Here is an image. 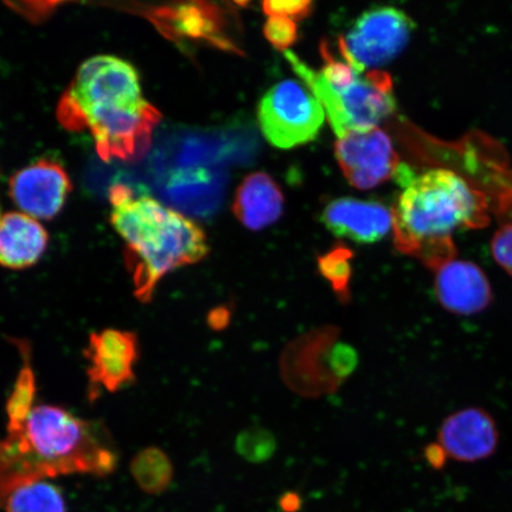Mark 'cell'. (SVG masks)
Masks as SVG:
<instances>
[{
    "instance_id": "obj_4",
    "label": "cell",
    "mask_w": 512,
    "mask_h": 512,
    "mask_svg": "<svg viewBox=\"0 0 512 512\" xmlns=\"http://www.w3.org/2000/svg\"><path fill=\"white\" fill-rule=\"evenodd\" d=\"M488 223L484 196L456 172L445 169L411 179L393 209L396 248L434 270L454 259V233Z\"/></svg>"
},
{
    "instance_id": "obj_25",
    "label": "cell",
    "mask_w": 512,
    "mask_h": 512,
    "mask_svg": "<svg viewBox=\"0 0 512 512\" xmlns=\"http://www.w3.org/2000/svg\"><path fill=\"white\" fill-rule=\"evenodd\" d=\"M303 507V499L297 492H286L279 499V508L283 512H299Z\"/></svg>"
},
{
    "instance_id": "obj_10",
    "label": "cell",
    "mask_w": 512,
    "mask_h": 512,
    "mask_svg": "<svg viewBox=\"0 0 512 512\" xmlns=\"http://www.w3.org/2000/svg\"><path fill=\"white\" fill-rule=\"evenodd\" d=\"M72 182L66 169L50 159H40L16 172L9 195L22 213L36 220H51L63 209Z\"/></svg>"
},
{
    "instance_id": "obj_16",
    "label": "cell",
    "mask_w": 512,
    "mask_h": 512,
    "mask_svg": "<svg viewBox=\"0 0 512 512\" xmlns=\"http://www.w3.org/2000/svg\"><path fill=\"white\" fill-rule=\"evenodd\" d=\"M21 352L23 366L18 371L14 387H12L5 411L8 416V433L21 430L30 414L36 407L37 380L32 367L31 351L28 342L16 341Z\"/></svg>"
},
{
    "instance_id": "obj_20",
    "label": "cell",
    "mask_w": 512,
    "mask_h": 512,
    "mask_svg": "<svg viewBox=\"0 0 512 512\" xmlns=\"http://www.w3.org/2000/svg\"><path fill=\"white\" fill-rule=\"evenodd\" d=\"M350 259L351 253L345 248H336L335 251H331L319 259L320 271L326 279H329L338 292H343L349 283L351 275Z\"/></svg>"
},
{
    "instance_id": "obj_6",
    "label": "cell",
    "mask_w": 512,
    "mask_h": 512,
    "mask_svg": "<svg viewBox=\"0 0 512 512\" xmlns=\"http://www.w3.org/2000/svg\"><path fill=\"white\" fill-rule=\"evenodd\" d=\"M258 118L268 142L279 149H292L316 139L325 112L305 83L284 80L261 99Z\"/></svg>"
},
{
    "instance_id": "obj_18",
    "label": "cell",
    "mask_w": 512,
    "mask_h": 512,
    "mask_svg": "<svg viewBox=\"0 0 512 512\" xmlns=\"http://www.w3.org/2000/svg\"><path fill=\"white\" fill-rule=\"evenodd\" d=\"M3 508L6 512H68L62 490L48 480L16 489L6 499Z\"/></svg>"
},
{
    "instance_id": "obj_8",
    "label": "cell",
    "mask_w": 512,
    "mask_h": 512,
    "mask_svg": "<svg viewBox=\"0 0 512 512\" xmlns=\"http://www.w3.org/2000/svg\"><path fill=\"white\" fill-rule=\"evenodd\" d=\"M85 357L91 398H98L101 389L117 393L136 380L139 360V339L132 331L105 329L89 336Z\"/></svg>"
},
{
    "instance_id": "obj_7",
    "label": "cell",
    "mask_w": 512,
    "mask_h": 512,
    "mask_svg": "<svg viewBox=\"0 0 512 512\" xmlns=\"http://www.w3.org/2000/svg\"><path fill=\"white\" fill-rule=\"evenodd\" d=\"M415 24L406 12L383 6L364 12L338 43L345 61L357 72L382 67L407 47Z\"/></svg>"
},
{
    "instance_id": "obj_17",
    "label": "cell",
    "mask_w": 512,
    "mask_h": 512,
    "mask_svg": "<svg viewBox=\"0 0 512 512\" xmlns=\"http://www.w3.org/2000/svg\"><path fill=\"white\" fill-rule=\"evenodd\" d=\"M131 475L139 489L147 495H162L174 479V465L168 454L158 447L138 452L130 465Z\"/></svg>"
},
{
    "instance_id": "obj_15",
    "label": "cell",
    "mask_w": 512,
    "mask_h": 512,
    "mask_svg": "<svg viewBox=\"0 0 512 512\" xmlns=\"http://www.w3.org/2000/svg\"><path fill=\"white\" fill-rule=\"evenodd\" d=\"M283 210V192L264 172L247 176L236 191L234 214L249 229L270 227L280 219Z\"/></svg>"
},
{
    "instance_id": "obj_23",
    "label": "cell",
    "mask_w": 512,
    "mask_h": 512,
    "mask_svg": "<svg viewBox=\"0 0 512 512\" xmlns=\"http://www.w3.org/2000/svg\"><path fill=\"white\" fill-rule=\"evenodd\" d=\"M265 14L270 17L287 18L296 22L311 14L313 4L311 2H265L262 4Z\"/></svg>"
},
{
    "instance_id": "obj_5",
    "label": "cell",
    "mask_w": 512,
    "mask_h": 512,
    "mask_svg": "<svg viewBox=\"0 0 512 512\" xmlns=\"http://www.w3.org/2000/svg\"><path fill=\"white\" fill-rule=\"evenodd\" d=\"M285 57L322 104L325 117L338 138L351 132L373 130L395 112L396 100L389 74L371 70L332 86L292 51H286Z\"/></svg>"
},
{
    "instance_id": "obj_19",
    "label": "cell",
    "mask_w": 512,
    "mask_h": 512,
    "mask_svg": "<svg viewBox=\"0 0 512 512\" xmlns=\"http://www.w3.org/2000/svg\"><path fill=\"white\" fill-rule=\"evenodd\" d=\"M238 452L248 462L262 463L270 459L275 451L273 435L262 428H251L239 435Z\"/></svg>"
},
{
    "instance_id": "obj_26",
    "label": "cell",
    "mask_w": 512,
    "mask_h": 512,
    "mask_svg": "<svg viewBox=\"0 0 512 512\" xmlns=\"http://www.w3.org/2000/svg\"><path fill=\"white\" fill-rule=\"evenodd\" d=\"M427 459L430 460V463L439 469L440 466H443L445 463V453L441 450L440 446L430 447L427 450Z\"/></svg>"
},
{
    "instance_id": "obj_3",
    "label": "cell",
    "mask_w": 512,
    "mask_h": 512,
    "mask_svg": "<svg viewBox=\"0 0 512 512\" xmlns=\"http://www.w3.org/2000/svg\"><path fill=\"white\" fill-rule=\"evenodd\" d=\"M111 222L125 242L133 293L149 304L165 275L202 261L209 252L198 224L149 196H134L126 185L110 191Z\"/></svg>"
},
{
    "instance_id": "obj_12",
    "label": "cell",
    "mask_w": 512,
    "mask_h": 512,
    "mask_svg": "<svg viewBox=\"0 0 512 512\" xmlns=\"http://www.w3.org/2000/svg\"><path fill=\"white\" fill-rule=\"evenodd\" d=\"M435 272V293L448 312L477 315L491 304L490 281L482 268L473 262L453 259Z\"/></svg>"
},
{
    "instance_id": "obj_27",
    "label": "cell",
    "mask_w": 512,
    "mask_h": 512,
    "mask_svg": "<svg viewBox=\"0 0 512 512\" xmlns=\"http://www.w3.org/2000/svg\"><path fill=\"white\" fill-rule=\"evenodd\" d=\"M3 216L4 215H2V209H0V222H2Z\"/></svg>"
},
{
    "instance_id": "obj_24",
    "label": "cell",
    "mask_w": 512,
    "mask_h": 512,
    "mask_svg": "<svg viewBox=\"0 0 512 512\" xmlns=\"http://www.w3.org/2000/svg\"><path fill=\"white\" fill-rule=\"evenodd\" d=\"M332 370L339 376H347L354 370L357 363L356 352L348 345H336L331 357Z\"/></svg>"
},
{
    "instance_id": "obj_2",
    "label": "cell",
    "mask_w": 512,
    "mask_h": 512,
    "mask_svg": "<svg viewBox=\"0 0 512 512\" xmlns=\"http://www.w3.org/2000/svg\"><path fill=\"white\" fill-rule=\"evenodd\" d=\"M118 452L107 428L54 405L34 408L21 430L0 440V508L25 484L60 476L107 477Z\"/></svg>"
},
{
    "instance_id": "obj_11",
    "label": "cell",
    "mask_w": 512,
    "mask_h": 512,
    "mask_svg": "<svg viewBox=\"0 0 512 512\" xmlns=\"http://www.w3.org/2000/svg\"><path fill=\"white\" fill-rule=\"evenodd\" d=\"M498 445L492 416L480 408H467L448 416L439 431V446L446 458L473 463L491 456Z\"/></svg>"
},
{
    "instance_id": "obj_9",
    "label": "cell",
    "mask_w": 512,
    "mask_h": 512,
    "mask_svg": "<svg viewBox=\"0 0 512 512\" xmlns=\"http://www.w3.org/2000/svg\"><path fill=\"white\" fill-rule=\"evenodd\" d=\"M335 156L352 187L368 190L388 181L400 160L392 140L379 127L338 138Z\"/></svg>"
},
{
    "instance_id": "obj_22",
    "label": "cell",
    "mask_w": 512,
    "mask_h": 512,
    "mask_svg": "<svg viewBox=\"0 0 512 512\" xmlns=\"http://www.w3.org/2000/svg\"><path fill=\"white\" fill-rule=\"evenodd\" d=\"M491 253L497 264L512 277V221L504 223L495 233Z\"/></svg>"
},
{
    "instance_id": "obj_1",
    "label": "cell",
    "mask_w": 512,
    "mask_h": 512,
    "mask_svg": "<svg viewBox=\"0 0 512 512\" xmlns=\"http://www.w3.org/2000/svg\"><path fill=\"white\" fill-rule=\"evenodd\" d=\"M57 118L69 131H88L99 156L133 160L149 150L162 114L145 99L137 69L100 55L81 64L63 94Z\"/></svg>"
},
{
    "instance_id": "obj_13",
    "label": "cell",
    "mask_w": 512,
    "mask_h": 512,
    "mask_svg": "<svg viewBox=\"0 0 512 512\" xmlns=\"http://www.w3.org/2000/svg\"><path fill=\"white\" fill-rule=\"evenodd\" d=\"M322 222L339 238L374 243L386 238L392 230L393 210L379 202L338 198L325 207Z\"/></svg>"
},
{
    "instance_id": "obj_14",
    "label": "cell",
    "mask_w": 512,
    "mask_h": 512,
    "mask_svg": "<svg viewBox=\"0 0 512 512\" xmlns=\"http://www.w3.org/2000/svg\"><path fill=\"white\" fill-rule=\"evenodd\" d=\"M49 234L38 220L24 213H8L0 222V266L27 270L46 253Z\"/></svg>"
},
{
    "instance_id": "obj_21",
    "label": "cell",
    "mask_w": 512,
    "mask_h": 512,
    "mask_svg": "<svg viewBox=\"0 0 512 512\" xmlns=\"http://www.w3.org/2000/svg\"><path fill=\"white\" fill-rule=\"evenodd\" d=\"M265 36L279 50L290 48L297 40L296 22L287 18L271 17L265 25Z\"/></svg>"
}]
</instances>
